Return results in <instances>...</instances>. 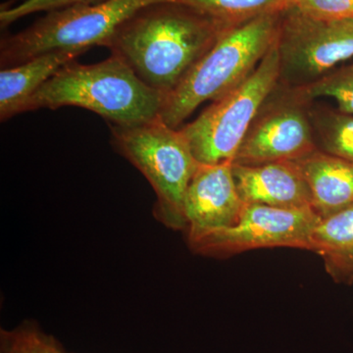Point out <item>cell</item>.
<instances>
[{"label": "cell", "mask_w": 353, "mask_h": 353, "mask_svg": "<svg viewBox=\"0 0 353 353\" xmlns=\"http://www.w3.org/2000/svg\"><path fill=\"white\" fill-rule=\"evenodd\" d=\"M179 2H159L125 21L105 48L166 97L229 29Z\"/></svg>", "instance_id": "obj_1"}, {"label": "cell", "mask_w": 353, "mask_h": 353, "mask_svg": "<svg viewBox=\"0 0 353 353\" xmlns=\"http://www.w3.org/2000/svg\"><path fill=\"white\" fill-rule=\"evenodd\" d=\"M165 95L148 87L115 55L99 63L65 65L34 92L23 112L77 106L113 126H134L160 117Z\"/></svg>", "instance_id": "obj_2"}, {"label": "cell", "mask_w": 353, "mask_h": 353, "mask_svg": "<svg viewBox=\"0 0 353 353\" xmlns=\"http://www.w3.org/2000/svg\"><path fill=\"white\" fill-rule=\"evenodd\" d=\"M282 12L229 28L166 95L160 118L176 129L203 102L217 101L245 82L275 43Z\"/></svg>", "instance_id": "obj_3"}, {"label": "cell", "mask_w": 353, "mask_h": 353, "mask_svg": "<svg viewBox=\"0 0 353 353\" xmlns=\"http://www.w3.org/2000/svg\"><path fill=\"white\" fill-rule=\"evenodd\" d=\"M111 132L115 150L154 190L155 219L169 229L185 230L183 201L199 165L185 134L160 117L134 126H112Z\"/></svg>", "instance_id": "obj_4"}, {"label": "cell", "mask_w": 353, "mask_h": 353, "mask_svg": "<svg viewBox=\"0 0 353 353\" xmlns=\"http://www.w3.org/2000/svg\"><path fill=\"white\" fill-rule=\"evenodd\" d=\"M178 0H104L50 11L0 43L1 69L54 50H88L105 46L114 32L141 9Z\"/></svg>", "instance_id": "obj_5"}, {"label": "cell", "mask_w": 353, "mask_h": 353, "mask_svg": "<svg viewBox=\"0 0 353 353\" xmlns=\"http://www.w3.org/2000/svg\"><path fill=\"white\" fill-rule=\"evenodd\" d=\"M280 77L276 41L248 79L181 129L201 164L233 162L248 128Z\"/></svg>", "instance_id": "obj_6"}, {"label": "cell", "mask_w": 353, "mask_h": 353, "mask_svg": "<svg viewBox=\"0 0 353 353\" xmlns=\"http://www.w3.org/2000/svg\"><path fill=\"white\" fill-rule=\"evenodd\" d=\"M284 14L276 39L279 83L304 87L353 57V19H317L294 6Z\"/></svg>", "instance_id": "obj_7"}, {"label": "cell", "mask_w": 353, "mask_h": 353, "mask_svg": "<svg viewBox=\"0 0 353 353\" xmlns=\"http://www.w3.org/2000/svg\"><path fill=\"white\" fill-rule=\"evenodd\" d=\"M310 103L296 88L278 82L248 128L233 163L296 162L318 150L309 120Z\"/></svg>", "instance_id": "obj_8"}, {"label": "cell", "mask_w": 353, "mask_h": 353, "mask_svg": "<svg viewBox=\"0 0 353 353\" xmlns=\"http://www.w3.org/2000/svg\"><path fill=\"white\" fill-rule=\"evenodd\" d=\"M320 220L321 217L312 208H279L245 204L236 224L206 234L190 248L209 256H227L268 248L312 252L311 236Z\"/></svg>", "instance_id": "obj_9"}, {"label": "cell", "mask_w": 353, "mask_h": 353, "mask_svg": "<svg viewBox=\"0 0 353 353\" xmlns=\"http://www.w3.org/2000/svg\"><path fill=\"white\" fill-rule=\"evenodd\" d=\"M233 162L201 164L192 176L183 201V218L189 245L206 234L234 226L245 203L233 175Z\"/></svg>", "instance_id": "obj_10"}, {"label": "cell", "mask_w": 353, "mask_h": 353, "mask_svg": "<svg viewBox=\"0 0 353 353\" xmlns=\"http://www.w3.org/2000/svg\"><path fill=\"white\" fill-rule=\"evenodd\" d=\"M232 169L236 188L245 204L279 208H312L310 190L296 162L233 163Z\"/></svg>", "instance_id": "obj_11"}, {"label": "cell", "mask_w": 353, "mask_h": 353, "mask_svg": "<svg viewBox=\"0 0 353 353\" xmlns=\"http://www.w3.org/2000/svg\"><path fill=\"white\" fill-rule=\"evenodd\" d=\"M87 50H63L43 53L0 72V120L23 113L26 103L43 83L65 65L75 61Z\"/></svg>", "instance_id": "obj_12"}, {"label": "cell", "mask_w": 353, "mask_h": 353, "mask_svg": "<svg viewBox=\"0 0 353 353\" xmlns=\"http://www.w3.org/2000/svg\"><path fill=\"white\" fill-rule=\"evenodd\" d=\"M311 194V206L321 218L353 203V162L316 150L296 161Z\"/></svg>", "instance_id": "obj_13"}, {"label": "cell", "mask_w": 353, "mask_h": 353, "mask_svg": "<svg viewBox=\"0 0 353 353\" xmlns=\"http://www.w3.org/2000/svg\"><path fill=\"white\" fill-rule=\"evenodd\" d=\"M312 252L321 255L327 271L339 282L353 281V203L321 218L312 236Z\"/></svg>", "instance_id": "obj_14"}, {"label": "cell", "mask_w": 353, "mask_h": 353, "mask_svg": "<svg viewBox=\"0 0 353 353\" xmlns=\"http://www.w3.org/2000/svg\"><path fill=\"white\" fill-rule=\"evenodd\" d=\"M308 115L318 150L353 162V115L313 102Z\"/></svg>", "instance_id": "obj_15"}, {"label": "cell", "mask_w": 353, "mask_h": 353, "mask_svg": "<svg viewBox=\"0 0 353 353\" xmlns=\"http://www.w3.org/2000/svg\"><path fill=\"white\" fill-rule=\"evenodd\" d=\"M204 15L234 27L265 14L282 12L294 0H178Z\"/></svg>", "instance_id": "obj_16"}, {"label": "cell", "mask_w": 353, "mask_h": 353, "mask_svg": "<svg viewBox=\"0 0 353 353\" xmlns=\"http://www.w3.org/2000/svg\"><path fill=\"white\" fill-rule=\"evenodd\" d=\"M296 90L309 102L331 97L338 103V110L353 115V63L334 69L316 82Z\"/></svg>", "instance_id": "obj_17"}, {"label": "cell", "mask_w": 353, "mask_h": 353, "mask_svg": "<svg viewBox=\"0 0 353 353\" xmlns=\"http://www.w3.org/2000/svg\"><path fill=\"white\" fill-rule=\"evenodd\" d=\"M0 353H67L50 334L34 322L0 332Z\"/></svg>", "instance_id": "obj_18"}, {"label": "cell", "mask_w": 353, "mask_h": 353, "mask_svg": "<svg viewBox=\"0 0 353 353\" xmlns=\"http://www.w3.org/2000/svg\"><path fill=\"white\" fill-rule=\"evenodd\" d=\"M104 0H24L18 6L2 7L0 10V27L1 29L13 24L16 21L32 13L50 12L67 7L94 4Z\"/></svg>", "instance_id": "obj_19"}, {"label": "cell", "mask_w": 353, "mask_h": 353, "mask_svg": "<svg viewBox=\"0 0 353 353\" xmlns=\"http://www.w3.org/2000/svg\"><path fill=\"white\" fill-rule=\"evenodd\" d=\"M292 6L317 19H353V0H294Z\"/></svg>", "instance_id": "obj_20"}]
</instances>
